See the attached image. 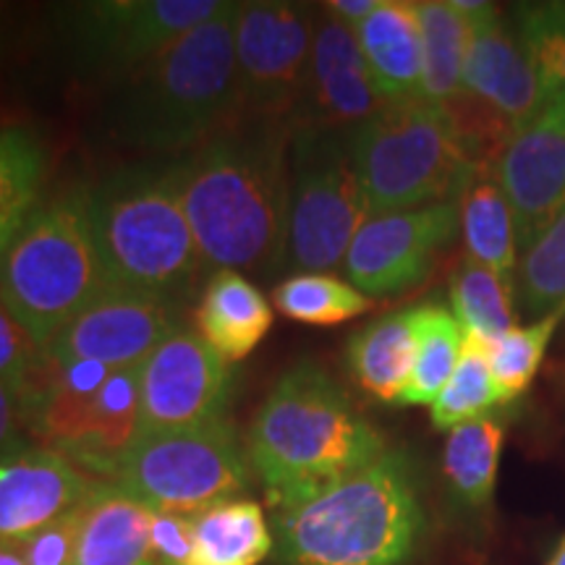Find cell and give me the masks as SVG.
Instances as JSON below:
<instances>
[{
	"label": "cell",
	"instance_id": "6da1fadb",
	"mask_svg": "<svg viewBox=\"0 0 565 565\" xmlns=\"http://www.w3.org/2000/svg\"><path fill=\"white\" fill-rule=\"evenodd\" d=\"M175 168L202 263L278 273L291 181L288 124L236 116Z\"/></svg>",
	"mask_w": 565,
	"mask_h": 565
},
{
	"label": "cell",
	"instance_id": "7a4b0ae2",
	"mask_svg": "<svg viewBox=\"0 0 565 565\" xmlns=\"http://www.w3.org/2000/svg\"><path fill=\"white\" fill-rule=\"evenodd\" d=\"M424 536L414 469L387 448L364 469L273 511L275 565H406Z\"/></svg>",
	"mask_w": 565,
	"mask_h": 565
},
{
	"label": "cell",
	"instance_id": "3957f363",
	"mask_svg": "<svg viewBox=\"0 0 565 565\" xmlns=\"http://www.w3.org/2000/svg\"><path fill=\"white\" fill-rule=\"evenodd\" d=\"M236 13L215 17L129 74L105 110L110 137L147 152L196 150L238 116Z\"/></svg>",
	"mask_w": 565,
	"mask_h": 565
},
{
	"label": "cell",
	"instance_id": "277c9868",
	"mask_svg": "<svg viewBox=\"0 0 565 565\" xmlns=\"http://www.w3.org/2000/svg\"><path fill=\"white\" fill-rule=\"evenodd\" d=\"M387 450L343 387L315 362L275 383L249 429V466L275 508H286L364 469Z\"/></svg>",
	"mask_w": 565,
	"mask_h": 565
},
{
	"label": "cell",
	"instance_id": "5b68a950",
	"mask_svg": "<svg viewBox=\"0 0 565 565\" xmlns=\"http://www.w3.org/2000/svg\"><path fill=\"white\" fill-rule=\"evenodd\" d=\"M87 207L105 286L168 301L192 286L202 257L175 162L113 171L89 189Z\"/></svg>",
	"mask_w": 565,
	"mask_h": 565
},
{
	"label": "cell",
	"instance_id": "8992f818",
	"mask_svg": "<svg viewBox=\"0 0 565 565\" xmlns=\"http://www.w3.org/2000/svg\"><path fill=\"white\" fill-rule=\"evenodd\" d=\"M103 286L87 189L32 207L0 259V299L42 351Z\"/></svg>",
	"mask_w": 565,
	"mask_h": 565
},
{
	"label": "cell",
	"instance_id": "52a82bcc",
	"mask_svg": "<svg viewBox=\"0 0 565 565\" xmlns=\"http://www.w3.org/2000/svg\"><path fill=\"white\" fill-rule=\"evenodd\" d=\"M349 152L372 217L456 202L479 168L448 113L424 97L387 103L351 129Z\"/></svg>",
	"mask_w": 565,
	"mask_h": 565
},
{
	"label": "cell",
	"instance_id": "ba28073f",
	"mask_svg": "<svg viewBox=\"0 0 565 565\" xmlns=\"http://www.w3.org/2000/svg\"><path fill=\"white\" fill-rule=\"evenodd\" d=\"M370 204L353 171L349 131H291L288 225L280 270L328 273L370 221Z\"/></svg>",
	"mask_w": 565,
	"mask_h": 565
},
{
	"label": "cell",
	"instance_id": "9c48e42d",
	"mask_svg": "<svg viewBox=\"0 0 565 565\" xmlns=\"http://www.w3.org/2000/svg\"><path fill=\"white\" fill-rule=\"evenodd\" d=\"M150 511L196 513L249 487V458L225 419L139 433L116 482Z\"/></svg>",
	"mask_w": 565,
	"mask_h": 565
},
{
	"label": "cell",
	"instance_id": "30bf717a",
	"mask_svg": "<svg viewBox=\"0 0 565 565\" xmlns=\"http://www.w3.org/2000/svg\"><path fill=\"white\" fill-rule=\"evenodd\" d=\"M317 11L303 3H238V116L282 121L294 116L307 84Z\"/></svg>",
	"mask_w": 565,
	"mask_h": 565
},
{
	"label": "cell",
	"instance_id": "8fae6325",
	"mask_svg": "<svg viewBox=\"0 0 565 565\" xmlns=\"http://www.w3.org/2000/svg\"><path fill=\"white\" fill-rule=\"evenodd\" d=\"M221 0H97L71 11L79 58L92 68L134 74L215 17Z\"/></svg>",
	"mask_w": 565,
	"mask_h": 565
},
{
	"label": "cell",
	"instance_id": "7c38bea8",
	"mask_svg": "<svg viewBox=\"0 0 565 565\" xmlns=\"http://www.w3.org/2000/svg\"><path fill=\"white\" fill-rule=\"evenodd\" d=\"M231 364L189 328H175L141 362L139 433L196 427L223 419Z\"/></svg>",
	"mask_w": 565,
	"mask_h": 565
},
{
	"label": "cell",
	"instance_id": "4fadbf2b",
	"mask_svg": "<svg viewBox=\"0 0 565 565\" xmlns=\"http://www.w3.org/2000/svg\"><path fill=\"white\" fill-rule=\"evenodd\" d=\"M458 231V200L374 215L349 246L345 278L370 299L408 291L427 278L437 254L450 246Z\"/></svg>",
	"mask_w": 565,
	"mask_h": 565
},
{
	"label": "cell",
	"instance_id": "5bb4252c",
	"mask_svg": "<svg viewBox=\"0 0 565 565\" xmlns=\"http://www.w3.org/2000/svg\"><path fill=\"white\" fill-rule=\"evenodd\" d=\"M179 328L173 307L160 296L103 286L45 353L55 362H95L110 370L141 364L162 338Z\"/></svg>",
	"mask_w": 565,
	"mask_h": 565
},
{
	"label": "cell",
	"instance_id": "9a60e30c",
	"mask_svg": "<svg viewBox=\"0 0 565 565\" xmlns=\"http://www.w3.org/2000/svg\"><path fill=\"white\" fill-rule=\"evenodd\" d=\"M494 175L513 210L519 246L524 249L565 207V100L547 103L513 129L494 160Z\"/></svg>",
	"mask_w": 565,
	"mask_h": 565
},
{
	"label": "cell",
	"instance_id": "2e32d148",
	"mask_svg": "<svg viewBox=\"0 0 565 565\" xmlns=\"http://www.w3.org/2000/svg\"><path fill=\"white\" fill-rule=\"evenodd\" d=\"M469 17L463 92L498 113L511 129L526 124L547 103V84L519 32L505 24L492 3L454 0Z\"/></svg>",
	"mask_w": 565,
	"mask_h": 565
},
{
	"label": "cell",
	"instance_id": "e0dca14e",
	"mask_svg": "<svg viewBox=\"0 0 565 565\" xmlns=\"http://www.w3.org/2000/svg\"><path fill=\"white\" fill-rule=\"evenodd\" d=\"M374 87L356 34L328 9L317 11L307 84L288 129L351 131L385 108Z\"/></svg>",
	"mask_w": 565,
	"mask_h": 565
},
{
	"label": "cell",
	"instance_id": "ac0fdd59",
	"mask_svg": "<svg viewBox=\"0 0 565 565\" xmlns=\"http://www.w3.org/2000/svg\"><path fill=\"white\" fill-rule=\"evenodd\" d=\"M97 484L55 450L32 445L0 461V542L21 545L87 503Z\"/></svg>",
	"mask_w": 565,
	"mask_h": 565
},
{
	"label": "cell",
	"instance_id": "d6986e66",
	"mask_svg": "<svg viewBox=\"0 0 565 565\" xmlns=\"http://www.w3.org/2000/svg\"><path fill=\"white\" fill-rule=\"evenodd\" d=\"M353 34L385 103L422 97V30L416 3L383 0Z\"/></svg>",
	"mask_w": 565,
	"mask_h": 565
},
{
	"label": "cell",
	"instance_id": "ffe728a7",
	"mask_svg": "<svg viewBox=\"0 0 565 565\" xmlns=\"http://www.w3.org/2000/svg\"><path fill=\"white\" fill-rule=\"evenodd\" d=\"M273 328V307L265 294L236 270H215L196 309V333L225 362H242Z\"/></svg>",
	"mask_w": 565,
	"mask_h": 565
},
{
	"label": "cell",
	"instance_id": "44dd1931",
	"mask_svg": "<svg viewBox=\"0 0 565 565\" xmlns=\"http://www.w3.org/2000/svg\"><path fill=\"white\" fill-rule=\"evenodd\" d=\"M419 330L422 307H414L366 324L351 338L345 362L364 393L401 406L419 349Z\"/></svg>",
	"mask_w": 565,
	"mask_h": 565
},
{
	"label": "cell",
	"instance_id": "7402d4cb",
	"mask_svg": "<svg viewBox=\"0 0 565 565\" xmlns=\"http://www.w3.org/2000/svg\"><path fill=\"white\" fill-rule=\"evenodd\" d=\"M152 511L118 484L100 482L87 503L76 565H141Z\"/></svg>",
	"mask_w": 565,
	"mask_h": 565
},
{
	"label": "cell",
	"instance_id": "603a6c76",
	"mask_svg": "<svg viewBox=\"0 0 565 565\" xmlns=\"http://www.w3.org/2000/svg\"><path fill=\"white\" fill-rule=\"evenodd\" d=\"M458 212L469 259L513 280L519 267V233L513 210L492 166H482L471 173L458 196Z\"/></svg>",
	"mask_w": 565,
	"mask_h": 565
},
{
	"label": "cell",
	"instance_id": "cb8c5ba5",
	"mask_svg": "<svg viewBox=\"0 0 565 565\" xmlns=\"http://www.w3.org/2000/svg\"><path fill=\"white\" fill-rule=\"evenodd\" d=\"M192 536L189 565H259L273 557V526L254 500L233 498L192 513Z\"/></svg>",
	"mask_w": 565,
	"mask_h": 565
},
{
	"label": "cell",
	"instance_id": "d4e9b609",
	"mask_svg": "<svg viewBox=\"0 0 565 565\" xmlns=\"http://www.w3.org/2000/svg\"><path fill=\"white\" fill-rule=\"evenodd\" d=\"M422 30V97L437 108L461 100L463 61L469 45V17L456 9L454 0L416 3Z\"/></svg>",
	"mask_w": 565,
	"mask_h": 565
},
{
	"label": "cell",
	"instance_id": "484cf974",
	"mask_svg": "<svg viewBox=\"0 0 565 565\" xmlns=\"http://www.w3.org/2000/svg\"><path fill=\"white\" fill-rule=\"evenodd\" d=\"M503 445L505 422L498 414H484L448 433L443 475L463 505L484 508L492 500Z\"/></svg>",
	"mask_w": 565,
	"mask_h": 565
},
{
	"label": "cell",
	"instance_id": "4316f807",
	"mask_svg": "<svg viewBox=\"0 0 565 565\" xmlns=\"http://www.w3.org/2000/svg\"><path fill=\"white\" fill-rule=\"evenodd\" d=\"M513 280L466 257L450 278V303L466 338L492 345L515 328Z\"/></svg>",
	"mask_w": 565,
	"mask_h": 565
},
{
	"label": "cell",
	"instance_id": "83f0119b",
	"mask_svg": "<svg viewBox=\"0 0 565 565\" xmlns=\"http://www.w3.org/2000/svg\"><path fill=\"white\" fill-rule=\"evenodd\" d=\"M515 301L526 320L565 309V207L550 221L532 244L521 249L515 267Z\"/></svg>",
	"mask_w": 565,
	"mask_h": 565
},
{
	"label": "cell",
	"instance_id": "f1b7e54d",
	"mask_svg": "<svg viewBox=\"0 0 565 565\" xmlns=\"http://www.w3.org/2000/svg\"><path fill=\"white\" fill-rule=\"evenodd\" d=\"M463 343L466 333L450 309L440 303H422L419 349L401 406H433L461 362Z\"/></svg>",
	"mask_w": 565,
	"mask_h": 565
},
{
	"label": "cell",
	"instance_id": "f546056e",
	"mask_svg": "<svg viewBox=\"0 0 565 565\" xmlns=\"http://www.w3.org/2000/svg\"><path fill=\"white\" fill-rule=\"evenodd\" d=\"M273 303L288 320L315 328L349 322L372 309L370 296L328 273L291 275L275 286Z\"/></svg>",
	"mask_w": 565,
	"mask_h": 565
},
{
	"label": "cell",
	"instance_id": "4dcf8cb0",
	"mask_svg": "<svg viewBox=\"0 0 565 565\" xmlns=\"http://www.w3.org/2000/svg\"><path fill=\"white\" fill-rule=\"evenodd\" d=\"M563 317L565 309L529 322L524 328H513L500 341L487 345L492 383L494 391H498L500 404H511V401L529 391Z\"/></svg>",
	"mask_w": 565,
	"mask_h": 565
},
{
	"label": "cell",
	"instance_id": "1f68e13d",
	"mask_svg": "<svg viewBox=\"0 0 565 565\" xmlns=\"http://www.w3.org/2000/svg\"><path fill=\"white\" fill-rule=\"evenodd\" d=\"M498 404L500 401L492 383L487 345L466 338L461 362L450 374L443 393L435 398V404L429 406V419H433L435 429L450 433L466 422L492 414Z\"/></svg>",
	"mask_w": 565,
	"mask_h": 565
},
{
	"label": "cell",
	"instance_id": "d6a6232c",
	"mask_svg": "<svg viewBox=\"0 0 565 565\" xmlns=\"http://www.w3.org/2000/svg\"><path fill=\"white\" fill-rule=\"evenodd\" d=\"M45 179V152L26 129H0V223L30 215Z\"/></svg>",
	"mask_w": 565,
	"mask_h": 565
},
{
	"label": "cell",
	"instance_id": "836d02e7",
	"mask_svg": "<svg viewBox=\"0 0 565 565\" xmlns=\"http://www.w3.org/2000/svg\"><path fill=\"white\" fill-rule=\"evenodd\" d=\"M519 34L547 84V95L565 100V3L521 6Z\"/></svg>",
	"mask_w": 565,
	"mask_h": 565
},
{
	"label": "cell",
	"instance_id": "e575fe53",
	"mask_svg": "<svg viewBox=\"0 0 565 565\" xmlns=\"http://www.w3.org/2000/svg\"><path fill=\"white\" fill-rule=\"evenodd\" d=\"M95 494V492H92ZM89 503V500H87ZM87 503L53 521L51 526L40 529L30 540L21 542V555L26 565H76V550L87 515Z\"/></svg>",
	"mask_w": 565,
	"mask_h": 565
},
{
	"label": "cell",
	"instance_id": "d590c367",
	"mask_svg": "<svg viewBox=\"0 0 565 565\" xmlns=\"http://www.w3.org/2000/svg\"><path fill=\"white\" fill-rule=\"evenodd\" d=\"M192 553V513L152 511L150 542L141 565H189Z\"/></svg>",
	"mask_w": 565,
	"mask_h": 565
},
{
	"label": "cell",
	"instance_id": "8d00e7d4",
	"mask_svg": "<svg viewBox=\"0 0 565 565\" xmlns=\"http://www.w3.org/2000/svg\"><path fill=\"white\" fill-rule=\"evenodd\" d=\"M42 356V349L26 335L9 309H6L3 299H0V377L9 380L11 385L21 387L30 372L38 366Z\"/></svg>",
	"mask_w": 565,
	"mask_h": 565
},
{
	"label": "cell",
	"instance_id": "74e56055",
	"mask_svg": "<svg viewBox=\"0 0 565 565\" xmlns=\"http://www.w3.org/2000/svg\"><path fill=\"white\" fill-rule=\"evenodd\" d=\"M30 429H26L24 408H21L19 387L0 377V461L30 450Z\"/></svg>",
	"mask_w": 565,
	"mask_h": 565
},
{
	"label": "cell",
	"instance_id": "f35d334b",
	"mask_svg": "<svg viewBox=\"0 0 565 565\" xmlns=\"http://www.w3.org/2000/svg\"><path fill=\"white\" fill-rule=\"evenodd\" d=\"M380 3H383V0H330L324 9L333 13L338 21H343L349 30H356L362 21L370 19L372 13L380 9Z\"/></svg>",
	"mask_w": 565,
	"mask_h": 565
},
{
	"label": "cell",
	"instance_id": "ab89813d",
	"mask_svg": "<svg viewBox=\"0 0 565 565\" xmlns=\"http://www.w3.org/2000/svg\"><path fill=\"white\" fill-rule=\"evenodd\" d=\"M24 217H13V221L0 223V259H3V254L9 252V246L13 244V238H17V233L21 228V223H24Z\"/></svg>",
	"mask_w": 565,
	"mask_h": 565
},
{
	"label": "cell",
	"instance_id": "60d3db41",
	"mask_svg": "<svg viewBox=\"0 0 565 565\" xmlns=\"http://www.w3.org/2000/svg\"><path fill=\"white\" fill-rule=\"evenodd\" d=\"M0 565H26L24 555H21V545L0 542Z\"/></svg>",
	"mask_w": 565,
	"mask_h": 565
},
{
	"label": "cell",
	"instance_id": "b9f144b4",
	"mask_svg": "<svg viewBox=\"0 0 565 565\" xmlns=\"http://www.w3.org/2000/svg\"><path fill=\"white\" fill-rule=\"evenodd\" d=\"M547 565H565V536L561 540V545L555 547V553H553V557H550Z\"/></svg>",
	"mask_w": 565,
	"mask_h": 565
}]
</instances>
